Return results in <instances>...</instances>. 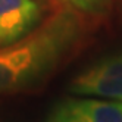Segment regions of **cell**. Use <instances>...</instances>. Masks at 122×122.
<instances>
[{
	"label": "cell",
	"mask_w": 122,
	"mask_h": 122,
	"mask_svg": "<svg viewBox=\"0 0 122 122\" xmlns=\"http://www.w3.org/2000/svg\"><path fill=\"white\" fill-rule=\"evenodd\" d=\"M87 22L59 5L47 19L19 41L0 47V96L34 90L49 81L81 49Z\"/></svg>",
	"instance_id": "1"
},
{
	"label": "cell",
	"mask_w": 122,
	"mask_h": 122,
	"mask_svg": "<svg viewBox=\"0 0 122 122\" xmlns=\"http://www.w3.org/2000/svg\"><path fill=\"white\" fill-rule=\"evenodd\" d=\"M41 18L43 9L36 0H0V47L28 36Z\"/></svg>",
	"instance_id": "4"
},
{
	"label": "cell",
	"mask_w": 122,
	"mask_h": 122,
	"mask_svg": "<svg viewBox=\"0 0 122 122\" xmlns=\"http://www.w3.org/2000/svg\"><path fill=\"white\" fill-rule=\"evenodd\" d=\"M88 18H104L110 9V0H56Z\"/></svg>",
	"instance_id": "5"
},
{
	"label": "cell",
	"mask_w": 122,
	"mask_h": 122,
	"mask_svg": "<svg viewBox=\"0 0 122 122\" xmlns=\"http://www.w3.org/2000/svg\"><path fill=\"white\" fill-rule=\"evenodd\" d=\"M119 3H121V19H122V0H119Z\"/></svg>",
	"instance_id": "6"
},
{
	"label": "cell",
	"mask_w": 122,
	"mask_h": 122,
	"mask_svg": "<svg viewBox=\"0 0 122 122\" xmlns=\"http://www.w3.org/2000/svg\"><path fill=\"white\" fill-rule=\"evenodd\" d=\"M75 96L122 102V51L103 56L75 75L68 85Z\"/></svg>",
	"instance_id": "2"
},
{
	"label": "cell",
	"mask_w": 122,
	"mask_h": 122,
	"mask_svg": "<svg viewBox=\"0 0 122 122\" xmlns=\"http://www.w3.org/2000/svg\"><path fill=\"white\" fill-rule=\"evenodd\" d=\"M44 122H122V102L91 96L59 100Z\"/></svg>",
	"instance_id": "3"
},
{
	"label": "cell",
	"mask_w": 122,
	"mask_h": 122,
	"mask_svg": "<svg viewBox=\"0 0 122 122\" xmlns=\"http://www.w3.org/2000/svg\"><path fill=\"white\" fill-rule=\"evenodd\" d=\"M0 122H2V121H0Z\"/></svg>",
	"instance_id": "7"
}]
</instances>
